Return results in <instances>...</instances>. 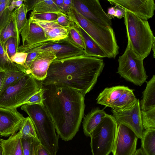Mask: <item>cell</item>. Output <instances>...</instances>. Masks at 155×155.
<instances>
[{
    "label": "cell",
    "mask_w": 155,
    "mask_h": 155,
    "mask_svg": "<svg viewBox=\"0 0 155 155\" xmlns=\"http://www.w3.org/2000/svg\"><path fill=\"white\" fill-rule=\"evenodd\" d=\"M43 105L62 140H72L84 117V96L80 91L56 84H42Z\"/></svg>",
    "instance_id": "6da1fadb"
},
{
    "label": "cell",
    "mask_w": 155,
    "mask_h": 155,
    "mask_svg": "<svg viewBox=\"0 0 155 155\" xmlns=\"http://www.w3.org/2000/svg\"><path fill=\"white\" fill-rule=\"evenodd\" d=\"M104 66L103 59L85 54L54 59L41 84L67 86L80 91L85 96L93 89Z\"/></svg>",
    "instance_id": "7a4b0ae2"
},
{
    "label": "cell",
    "mask_w": 155,
    "mask_h": 155,
    "mask_svg": "<svg viewBox=\"0 0 155 155\" xmlns=\"http://www.w3.org/2000/svg\"><path fill=\"white\" fill-rule=\"evenodd\" d=\"M21 109L28 115L34 125L40 144L50 155H56L59 136L53 122L44 105L25 104Z\"/></svg>",
    "instance_id": "3957f363"
},
{
    "label": "cell",
    "mask_w": 155,
    "mask_h": 155,
    "mask_svg": "<svg viewBox=\"0 0 155 155\" xmlns=\"http://www.w3.org/2000/svg\"><path fill=\"white\" fill-rule=\"evenodd\" d=\"M124 21L128 41L137 57L143 60L150 54L155 41L148 21L126 11Z\"/></svg>",
    "instance_id": "277c9868"
},
{
    "label": "cell",
    "mask_w": 155,
    "mask_h": 155,
    "mask_svg": "<svg viewBox=\"0 0 155 155\" xmlns=\"http://www.w3.org/2000/svg\"><path fill=\"white\" fill-rule=\"evenodd\" d=\"M106 53L109 58H115L119 53L115 33L112 27H105L85 18L72 6L67 14Z\"/></svg>",
    "instance_id": "5b68a950"
},
{
    "label": "cell",
    "mask_w": 155,
    "mask_h": 155,
    "mask_svg": "<svg viewBox=\"0 0 155 155\" xmlns=\"http://www.w3.org/2000/svg\"><path fill=\"white\" fill-rule=\"evenodd\" d=\"M41 81L36 79L31 74H26L0 93V107L17 109L22 106L40 90Z\"/></svg>",
    "instance_id": "8992f818"
},
{
    "label": "cell",
    "mask_w": 155,
    "mask_h": 155,
    "mask_svg": "<svg viewBox=\"0 0 155 155\" xmlns=\"http://www.w3.org/2000/svg\"><path fill=\"white\" fill-rule=\"evenodd\" d=\"M117 127L114 118L107 114L90 135L92 155H109L112 152Z\"/></svg>",
    "instance_id": "52a82bcc"
},
{
    "label": "cell",
    "mask_w": 155,
    "mask_h": 155,
    "mask_svg": "<svg viewBox=\"0 0 155 155\" xmlns=\"http://www.w3.org/2000/svg\"><path fill=\"white\" fill-rule=\"evenodd\" d=\"M118 61L117 73L121 77L139 86L146 81L148 76L144 67L143 60L137 57L129 42L124 52L119 57Z\"/></svg>",
    "instance_id": "ba28073f"
},
{
    "label": "cell",
    "mask_w": 155,
    "mask_h": 155,
    "mask_svg": "<svg viewBox=\"0 0 155 155\" xmlns=\"http://www.w3.org/2000/svg\"><path fill=\"white\" fill-rule=\"evenodd\" d=\"M52 51L56 54L55 60H59L85 54L84 50L72 43L68 37L56 40L48 41L33 45L19 46L18 51L26 53L31 52Z\"/></svg>",
    "instance_id": "9c48e42d"
},
{
    "label": "cell",
    "mask_w": 155,
    "mask_h": 155,
    "mask_svg": "<svg viewBox=\"0 0 155 155\" xmlns=\"http://www.w3.org/2000/svg\"><path fill=\"white\" fill-rule=\"evenodd\" d=\"M72 7L90 21L107 27H112L111 19L103 10L98 0H72Z\"/></svg>",
    "instance_id": "30bf717a"
},
{
    "label": "cell",
    "mask_w": 155,
    "mask_h": 155,
    "mask_svg": "<svg viewBox=\"0 0 155 155\" xmlns=\"http://www.w3.org/2000/svg\"><path fill=\"white\" fill-rule=\"evenodd\" d=\"M140 102L139 100L137 99L133 105L127 109L120 110L112 109L111 111L117 124H123L128 127L138 138L141 139L144 130Z\"/></svg>",
    "instance_id": "8fae6325"
},
{
    "label": "cell",
    "mask_w": 155,
    "mask_h": 155,
    "mask_svg": "<svg viewBox=\"0 0 155 155\" xmlns=\"http://www.w3.org/2000/svg\"><path fill=\"white\" fill-rule=\"evenodd\" d=\"M138 139L135 134L128 127L117 124L112 151L113 155H133L136 150Z\"/></svg>",
    "instance_id": "7c38bea8"
},
{
    "label": "cell",
    "mask_w": 155,
    "mask_h": 155,
    "mask_svg": "<svg viewBox=\"0 0 155 155\" xmlns=\"http://www.w3.org/2000/svg\"><path fill=\"white\" fill-rule=\"evenodd\" d=\"M110 3L119 6L142 19L152 18L155 10L153 0H107Z\"/></svg>",
    "instance_id": "4fadbf2b"
},
{
    "label": "cell",
    "mask_w": 155,
    "mask_h": 155,
    "mask_svg": "<svg viewBox=\"0 0 155 155\" xmlns=\"http://www.w3.org/2000/svg\"><path fill=\"white\" fill-rule=\"evenodd\" d=\"M25 118L17 109L0 107V136L8 137L16 134Z\"/></svg>",
    "instance_id": "5bb4252c"
},
{
    "label": "cell",
    "mask_w": 155,
    "mask_h": 155,
    "mask_svg": "<svg viewBox=\"0 0 155 155\" xmlns=\"http://www.w3.org/2000/svg\"><path fill=\"white\" fill-rule=\"evenodd\" d=\"M56 58L53 51L41 52L30 64L26 74H31L36 79L42 81L46 77L50 64Z\"/></svg>",
    "instance_id": "9a60e30c"
},
{
    "label": "cell",
    "mask_w": 155,
    "mask_h": 155,
    "mask_svg": "<svg viewBox=\"0 0 155 155\" xmlns=\"http://www.w3.org/2000/svg\"><path fill=\"white\" fill-rule=\"evenodd\" d=\"M20 34L23 46L33 45L48 41L43 29L30 18Z\"/></svg>",
    "instance_id": "2e32d148"
},
{
    "label": "cell",
    "mask_w": 155,
    "mask_h": 155,
    "mask_svg": "<svg viewBox=\"0 0 155 155\" xmlns=\"http://www.w3.org/2000/svg\"><path fill=\"white\" fill-rule=\"evenodd\" d=\"M31 19L43 29L48 41H56L68 37V28L61 26L56 21H45Z\"/></svg>",
    "instance_id": "e0dca14e"
},
{
    "label": "cell",
    "mask_w": 155,
    "mask_h": 155,
    "mask_svg": "<svg viewBox=\"0 0 155 155\" xmlns=\"http://www.w3.org/2000/svg\"><path fill=\"white\" fill-rule=\"evenodd\" d=\"M129 88L124 86L106 88L98 96L96 99L97 103L111 108L113 104Z\"/></svg>",
    "instance_id": "ac0fdd59"
},
{
    "label": "cell",
    "mask_w": 155,
    "mask_h": 155,
    "mask_svg": "<svg viewBox=\"0 0 155 155\" xmlns=\"http://www.w3.org/2000/svg\"><path fill=\"white\" fill-rule=\"evenodd\" d=\"M23 3L27 6V12L32 10L36 13H62L53 0H24Z\"/></svg>",
    "instance_id": "d6986e66"
},
{
    "label": "cell",
    "mask_w": 155,
    "mask_h": 155,
    "mask_svg": "<svg viewBox=\"0 0 155 155\" xmlns=\"http://www.w3.org/2000/svg\"><path fill=\"white\" fill-rule=\"evenodd\" d=\"M107 114L98 107L93 109L84 117L83 131L85 135L90 137L93 130L100 124Z\"/></svg>",
    "instance_id": "ffe728a7"
},
{
    "label": "cell",
    "mask_w": 155,
    "mask_h": 155,
    "mask_svg": "<svg viewBox=\"0 0 155 155\" xmlns=\"http://www.w3.org/2000/svg\"><path fill=\"white\" fill-rule=\"evenodd\" d=\"M72 21L84 39L85 45L84 51L85 54L90 56L97 58H107V54L104 51L78 24L76 22Z\"/></svg>",
    "instance_id": "44dd1931"
},
{
    "label": "cell",
    "mask_w": 155,
    "mask_h": 155,
    "mask_svg": "<svg viewBox=\"0 0 155 155\" xmlns=\"http://www.w3.org/2000/svg\"><path fill=\"white\" fill-rule=\"evenodd\" d=\"M21 140L19 132L3 140L1 144L3 155H23Z\"/></svg>",
    "instance_id": "7402d4cb"
},
{
    "label": "cell",
    "mask_w": 155,
    "mask_h": 155,
    "mask_svg": "<svg viewBox=\"0 0 155 155\" xmlns=\"http://www.w3.org/2000/svg\"><path fill=\"white\" fill-rule=\"evenodd\" d=\"M146 88L143 92V98L140 103V109L145 111L155 108V76L146 81Z\"/></svg>",
    "instance_id": "603a6c76"
},
{
    "label": "cell",
    "mask_w": 155,
    "mask_h": 155,
    "mask_svg": "<svg viewBox=\"0 0 155 155\" xmlns=\"http://www.w3.org/2000/svg\"><path fill=\"white\" fill-rule=\"evenodd\" d=\"M145 130L141 139V148L146 155H155V129Z\"/></svg>",
    "instance_id": "cb8c5ba5"
},
{
    "label": "cell",
    "mask_w": 155,
    "mask_h": 155,
    "mask_svg": "<svg viewBox=\"0 0 155 155\" xmlns=\"http://www.w3.org/2000/svg\"><path fill=\"white\" fill-rule=\"evenodd\" d=\"M27 13V6L23 3L12 12L15 31L19 38L21 31L28 21L26 17Z\"/></svg>",
    "instance_id": "d4e9b609"
},
{
    "label": "cell",
    "mask_w": 155,
    "mask_h": 155,
    "mask_svg": "<svg viewBox=\"0 0 155 155\" xmlns=\"http://www.w3.org/2000/svg\"><path fill=\"white\" fill-rule=\"evenodd\" d=\"M137 100L133 90L129 88L113 104L111 108L115 110H124L133 105Z\"/></svg>",
    "instance_id": "484cf974"
},
{
    "label": "cell",
    "mask_w": 155,
    "mask_h": 155,
    "mask_svg": "<svg viewBox=\"0 0 155 155\" xmlns=\"http://www.w3.org/2000/svg\"><path fill=\"white\" fill-rule=\"evenodd\" d=\"M0 71H21L24 72L23 67L16 64L8 58L4 46L0 42Z\"/></svg>",
    "instance_id": "4316f807"
},
{
    "label": "cell",
    "mask_w": 155,
    "mask_h": 155,
    "mask_svg": "<svg viewBox=\"0 0 155 155\" xmlns=\"http://www.w3.org/2000/svg\"><path fill=\"white\" fill-rule=\"evenodd\" d=\"M12 37L16 38L20 43V39L16 33L12 13L8 22L0 34V42L4 47L6 41Z\"/></svg>",
    "instance_id": "83f0119b"
},
{
    "label": "cell",
    "mask_w": 155,
    "mask_h": 155,
    "mask_svg": "<svg viewBox=\"0 0 155 155\" xmlns=\"http://www.w3.org/2000/svg\"><path fill=\"white\" fill-rule=\"evenodd\" d=\"M19 132L22 138L31 137L38 139L34 125L29 117H25Z\"/></svg>",
    "instance_id": "f1b7e54d"
},
{
    "label": "cell",
    "mask_w": 155,
    "mask_h": 155,
    "mask_svg": "<svg viewBox=\"0 0 155 155\" xmlns=\"http://www.w3.org/2000/svg\"><path fill=\"white\" fill-rule=\"evenodd\" d=\"M71 21V25L68 28V37L74 45L84 50L85 45L84 39L73 22Z\"/></svg>",
    "instance_id": "f546056e"
},
{
    "label": "cell",
    "mask_w": 155,
    "mask_h": 155,
    "mask_svg": "<svg viewBox=\"0 0 155 155\" xmlns=\"http://www.w3.org/2000/svg\"><path fill=\"white\" fill-rule=\"evenodd\" d=\"M26 74L21 71H6L5 78L0 93L16 83Z\"/></svg>",
    "instance_id": "4dcf8cb0"
},
{
    "label": "cell",
    "mask_w": 155,
    "mask_h": 155,
    "mask_svg": "<svg viewBox=\"0 0 155 155\" xmlns=\"http://www.w3.org/2000/svg\"><path fill=\"white\" fill-rule=\"evenodd\" d=\"M12 0H7L5 2L0 5V34L8 24L12 11L9 6Z\"/></svg>",
    "instance_id": "1f68e13d"
},
{
    "label": "cell",
    "mask_w": 155,
    "mask_h": 155,
    "mask_svg": "<svg viewBox=\"0 0 155 155\" xmlns=\"http://www.w3.org/2000/svg\"><path fill=\"white\" fill-rule=\"evenodd\" d=\"M141 113L143 128L155 129V108L145 111L141 110Z\"/></svg>",
    "instance_id": "d6a6232c"
},
{
    "label": "cell",
    "mask_w": 155,
    "mask_h": 155,
    "mask_svg": "<svg viewBox=\"0 0 155 155\" xmlns=\"http://www.w3.org/2000/svg\"><path fill=\"white\" fill-rule=\"evenodd\" d=\"M19 44L16 38L12 37L9 38L5 42L4 47V49L10 60L18 52Z\"/></svg>",
    "instance_id": "836d02e7"
},
{
    "label": "cell",
    "mask_w": 155,
    "mask_h": 155,
    "mask_svg": "<svg viewBox=\"0 0 155 155\" xmlns=\"http://www.w3.org/2000/svg\"><path fill=\"white\" fill-rule=\"evenodd\" d=\"M58 14L52 13H36L32 11L30 18L32 19L41 21H56Z\"/></svg>",
    "instance_id": "e575fe53"
},
{
    "label": "cell",
    "mask_w": 155,
    "mask_h": 155,
    "mask_svg": "<svg viewBox=\"0 0 155 155\" xmlns=\"http://www.w3.org/2000/svg\"><path fill=\"white\" fill-rule=\"evenodd\" d=\"M43 93V90L41 87L40 90L25 101L24 104H38L43 105L42 98Z\"/></svg>",
    "instance_id": "d590c367"
},
{
    "label": "cell",
    "mask_w": 155,
    "mask_h": 155,
    "mask_svg": "<svg viewBox=\"0 0 155 155\" xmlns=\"http://www.w3.org/2000/svg\"><path fill=\"white\" fill-rule=\"evenodd\" d=\"M35 139L31 137L21 138L23 155H30L33 143Z\"/></svg>",
    "instance_id": "8d00e7d4"
},
{
    "label": "cell",
    "mask_w": 155,
    "mask_h": 155,
    "mask_svg": "<svg viewBox=\"0 0 155 155\" xmlns=\"http://www.w3.org/2000/svg\"><path fill=\"white\" fill-rule=\"evenodd\" d=\"M27 54H28L26 53L18 51L11 58L10 60L16 64L23 67Z\"/></svg>",
    "instance_id": "74e56055"
},
{
    "label": "cell",
    "mask_w": 155,
    "mask_h": 155,
    "mask_svg": "<svg viewBox=\"0 0 155 155\" xmlns=\"http://www.w3.org/2000/svg\"><path fill=\"white\" fill-rule=\"evenodd\" d=\"M61 26L68 28L71 25V21L68 16L62 13L59 14L56 21Z\"/></svg>",
    "instance_id": "f35d334b"
},
{
    "label": "cell",
    "mask_w": 155,
    "mask_h": 155,
    "mask_svg": "<svg viewBox=\"0 0 155 155\" xmlns=\"http://www.w3.org/2000/svg\"><path fill=\"white\" fill-rule=\"evenodd\" d=\"M41 53L40 52H31L27 53L28 54L26 59L23 66L25 73L26 74L28 67L31 63Z\"/></svg>",
    "instance_id": "ab89813d"
},
{
    "label": "cell",
    "mask_w": 155,
    "mask_h": 155,
    "mask_svg": "<svg viewBox=\"0 0 155 155\" xmlns=\"http://www.w3.org/2000/svg\"><path fill=\"white\" fill-rule=\"evenodd\" d=\"M72 0H64L61 11L62 12L66 15L70 11L72 6Z\"/></svg>",
    "instance_id": "60d3db41"
},
{
    "label": "cell",
    "mask_w": 155,
    "mask_h": 155,
    "mask_svg": "<svg viewBox=\"0 0 155 155\" xmlns=\"http://www.w3.org/2000/svg\"><path fill=\"white\" fill-rule=\"evenodd\" d=\"M115 13L114 17L119 19L124 17L125 11L122 8L119 6H115Z\"/></svg>",
    "instance_id": "b9f144b4"
},
{
    "label": "cell",
    "mask_w": 155,
    "mask_h": 155,
    "mask_svg": "<svg viewBox=\"0 0 155 155\" xmlns=\"http://www.w3.org/2000/svg\"><path fill=\"white\" fill-rule=\"evenodd\" d=\"M40 143V142L39 140L36 139L34 140L32 147L30 155H38V148Z\"/></svg>",
    "instance_id": "7bdbcfd3"
},
{
    "label": "cell",
    "mask_w": 155,
    "mask_h": 155,
    "mask_svg": "<svg viewBox=\"0 0 155 155\" xmlns=\"http://www.w3.org/2000/svg\"><path fill=\"white\" fill-rule=\"evenodd\" d=\"M38 155H50L46 149L40 143L38 146Z\"/></svg>",
    "instance_id": "ee69618b"
},
{
    "label": "cell",
    "mask_w": 155,
    "mask_h": 155,
    "mask_svg": "<svg viewBox=\"0 0 155 155\" xmlns=\"http://www.w3.org/2000/svg\"><path fill=\"white\" fill-rule=\"evenodd\" d=\"M24 1L23 0H12L10 5L18 8L23 4Z\"/></svg>",
    "instance_id": "f6af8a7d"
},
{
    "label": "cell",
    "mask_w": 155,
    "mask_h": 155,
    "mask_svg": "<svg viewBox=\"0 0 155 155\" xmlns=\"http://www.w3.org/2000/svg\"><path fill=\"white\" fill-rule=\"evenodd\" d=\"M115 13V6L111 7L108 9L107 14L111 19L112 18L114 17Z\"/></svg>",
    "instance_id": "bcb514c9"
},
{
    "label": "cell",
    "mask_w": 155,
    "mask_h": 155,
    "mask_svg": "<svg viewBox=\"0 0 155 155\" xmlns=\"http://www.w3.org/2000/svg\"><path fill=\"white\" fill-rule=\"evenodd\" d=\"M5 71H0V92L5 78Z\"/></svg>",
    "instance_id": "7dc6e473"
},
{
    "label": "cell",
    "mask_w": 155,
    "mask_h": 155,
    "mask_svg": "<svg viewBox=\"0 0 155 155\" xmlns=\"http://www.w3.org/2000/svg\"><path fill=\"white\" fill-rule=\"evenodd\" d=\"M53 1L59 9L61 11L64 0H53Z\"/></svg>",
    "instance_id": "c3c4849f"
},
{
    "label": "cell",
    "mask_w": 155,
    "mask_h": 155,
    "mask_svg": "<svg viewBox=\"0 0 155 155\" xmlns=\"http://www.w3.org/2000/svg\"><path fill=\"white\" fill-rule=\"evenodd\" d=\"M133 155H146L141 148L137 150Z\"/></svg>",
    "instance_id": "681fc988"
},
{
    "label": "cell",
    "mask_w": 155,
    "mask_h": 155,
    "mask_svg": "<svg viewBox=\"0 0 155 155\" xmlns=\"http://www.w3.org/2000/svg\"><path fill=\"white\" fill-rule=\"evenodd\" d=\"M155 41H154L153 43V45L152 46V49L153 52V58H155Z\"/></svg>",
    "instance_id": "f907efd6"
},
{
    "label": "cell",
    "mask_w": 155,
    "mask_h": 155,
    "mask_svg": "<svg viewBox=\"0 0 155 155\" xmlns=\"http://www.w3.org/2000/svg\"><path fill=\"white\" fill-rule=\"evenodd\" d=\"M0 155H3L2 148L1 144H0Z\"/></svg>",
    "instance_id": "816d5d0a"
},
{
    "label": "cell",
    "mask_w": 155,
    "mask_h": 155,
    "mask_svg": "<svg viewBox=\"0 0 155 155\" xmlns=\"http://www.w3.org/2000/svg\"><path fill=\"white\" fill-rule=\"evenodd\" d=\"M3 140V139H2L0 138V144H1V143H2V142Z\"/></svg>",
    "instance_id": "f5cc1de1"
},
{
    "label": "cell",
    "mask_w": 155,
    "mask_h": 155,
    "mask_svg": "<svg viewBox=\"0 0 155 155\" xmlns=\"http://www.w3.org/2000/svg\"></svg>",
    "instance_id": "db71d44e"
}]
</instances>
